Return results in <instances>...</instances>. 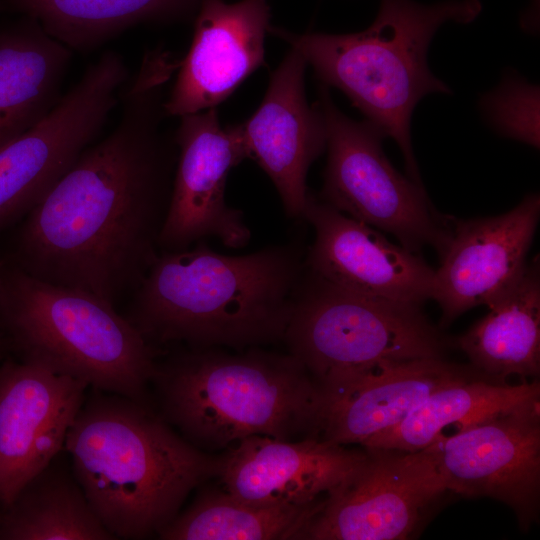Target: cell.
Segmentation results:
<instances>
[{
  "label": "cell",
  "instance_id": "8",
  "mask_svg": "<svg viewBox=\"0 0 540 540\" xmlns=\"http://www.w3.org/2000/svg\"><path fill=\"white\" fill-rule=\"evenodd\" d=\"M315 104L323 118L328 150L317 197L357 221L390 233L413 253L425 245L438 250L449 217L434 210L423 186L391 165L382 149L383 134L367 120L344 114L325 84L319 83Z\"/></svg>",
  "mask_w": 540,
  "mask_h": 540
},
{
  "label": "cell",
  "instance_id": "24",
  "mask_svg": "<svg viewBox=\"0 0 540 540\" xmlns=\"http://www.w3.org/2000/svg\"><path fill=\"white\" fill-rule=\"evenodd\" d=\"M203 0H11L71 51L95 49L144 23L195 18Z\"/></svg>",
  "mask_w": 540,
  "mask_h": 540
},
{
  "label": "cell",
  "instance_id": "26",
  "mask_svg": "<svg viewBox=\"0 0 540 540\" xmlns=\"http://www.w3.org/2000/svg\"><path fill=\"white\" fill-rule=\"evenodd\" d=\"M539 86L508 75L480 99L487 121L503 136L539 147Z\"/></svg>",
  "mask_w": 540,
  "mask_h": 540
},
{
  "label": "cell",
  "instance_id": "11",
  "mask_svg": "<svg viewBox=\"0 0 540 540\" xmlns=\"http://www.w3.org/2000/svg\"><path fill=\"white\" fill-rule=\"evenodd\" d=\"M426 450L447 491L503 502L523 530L537 521L540 399L479 421Z\"/></svg>",
  "mask_w": 540,
  "mask_h": 540
},
{
  "label": "cell",
  "instance_id": "9",
  "mask_svg": "<svg viewBox=\"0 0 540 540\" xmlns=\"http://www.w3.org/2000/svg\"><path fill=\"white\" fill-rule=\"evenodd\" d=\"M128 78L123 57L104 52L43 119L0 146V229L28 214L95 142Z\"/></svg>",
  "mask_w": 540,
  "mask_h": 540
},
{
  "label": "cell",
  "instance_id": "16",
  "mask_svg": "<svg viewBox=\"0 0 540 540\" xmlns=\"http://www.w3.org/2000/svg\"><path fill=\"white\" fill-rule=\"evenodd\" d=\"M268 0H203L186 56L165 98L167 116L216 108L264 63Z\"/></svg>",
  "mask_w": 540,
  "mask_h": 540
},
{
  "label": "cell",
  "instance_id": "27",
  "mask_svg": "<svg viewBox=\"0 0 540 540\" xmlns=\"http://www.w3.org/2000/svg\"><path fill=\"white\" fill-rule=\"evenodd\" d=\"M1 291H2V273L0 271V297H1Z\"/></svg>",
  "mask_w": 540,
  "mask_h": 540
},
{
  "label": "cell",
  "instance_id": "14",
  "mask_svg": "<svg viewBox=\"0 0 540 540\" xmlns=\"http://www.w3.org/2000/svg\"><path fill=\"white\" fill-rule=\"evenodd\" d=\"M539 216V195L530 194L499 216L449 217L431 295L443 327L473 307H489L515 283L528 263Z\"/></svg>",
  "mask_w": 540,
  "mask_h": 540
},
{
  "label": "cell",
  "instance_id": "21",
  "mask_svg": "<svg viewBox=\"0 0 540 540\" xmlns=\"http://www.w3.org/2000/svg\"><path fill=\"white\" fill-rule=\"evenodd\" d=\"M71 52L31 18L0 34V146L30 129L57 104Z\"/></svg>",
  "mask_w": 540,
  "mask_h": 540
},
{
  "label": "cell",
  "instance_id": "20",
  "mask_svg": "<svg viewBox=\"0 0 540 540\" xmlns=\"http://www.w3.org/2000/svg\"><path fill=\"white\" fill-rule=\"evenodd\" d=\"M489 312L456 339L471 366L488 379L523 381L540 371L539 261L527 263L515 283L489 306Z\"/></svg>",
  "mask_w": 540,
  "mask_h": 540
},
{
  "label": "cell",
  "instance_id": "17",
  "mask_svg": "<svg viewBox=\"0 0 540 540\" xmlns=\"http://www.w3.org/2000/svg\"><path fill=\"white\" fill-rule=\"evenodd\" d=\"M307 65L303 55L290 47L272 72L257 110L237 124L247 158L268 175L292 218H303L309 195L306 176L326 148L321 112L306 98Z\"/></svg>",
  "mask_w": 540,
  "mask_h": 540
},
{
  "label": "cell",
  "instance_id": "23",
  "mask_svg": "<svg viewBox=\"0 0 540 540\" xmlns=\"http://www.w3.org/2000/svg\"><path fill=\"white\" fill-rule=\"evenodd\" d=\"M55 459L1 508L0 539H115L94 512L71 466Z\"/></svg>",
  "mask_w": 540,
  "mask_h": 540
},
{
  "label": "cell",
  "instance_id": "7",
  "mask_svg": "<svg viewBox=\"0 0 540 540\" xmlns=\"http://www.w3.org/2000/svg\"><path fill=\"white\" fill-rule=\"evenodd\" d=\"M306 270L283 340L321 391L384 362L442 357L445 343L420 307L362 296Z\"/></svg>",
  "mask_w": 540,
  "mask_h": 540
},
{
  "label": "cell",
  "instance_id": "3",
  "mask_svg": "<svg viewBox=\"0 0 540 540\" xmlns=\"http://www.w3.org/2000/svg\"><path fill=\"white\" fill-rule=\"evenodd\" d=\"M93 391L64 445L73 474L115 539L157 535L217 474L221 458L189 443L147 404Z\"/></svg>",
  "mask_w": 540,
  "mask_h": 540
},
{
  "label": "cell",
  "instance_id": "29",
  "mask_svg": "<svg viewBox=\"0 0 540 540\" xmlns=\"http://www.w3.org/2000/svg\"><path fill=\"white\" fill-rule=\"evenodd\" d=\"M0 353H1V346H0Z\"/></svg>",
  "mask_w": 540,
  "mask_h": 540
},
{
  "label": "cell",
  "instance_id": "12",
  "mask_svg": "<svg viewBox=\"0 0 540 540\" xmlns=\"http://www.w3.org/2000/svg\"><path fill=\"white\" fill-rule=\"evenodd\" d=\"M177 160L158 247L177 251L207 238L242 248L251 232L243 212L225 200L229 172L245 158L237 125L223 127L216 108L179 117Z\"/></svg>",
  "mask_w": 540,
  "mask_h": 540
},
{
  "label": "cell",
  "instance_id": "4",
  "mask_svg": "<svg viewBox=\"0 0 540 540\" xmlns=\"http://www.w3.org/2000/svg\"><path fill=\"white\" fill-rule=\"evenodd\" d=\"M482 10L479 0H381L373 23L349 34L268 32L297 49L319 83L342 91L384 137L400 147L409 177L423 186L413 154L410 123L427 94H451L430 71L427 52L435 32L448 21L467 24Z\"/></svg>",
  "mask_w": 540,
  "mask_h": 540
},
{
  "label": "cell",
  "instance_id": "15",
  "mask_svg": "<svg viewBox=\"0 0 540 540\" xmlns=\"http://www.w3.org/2000/svg\"><path fill=\"white\" fill-rule=\"evenodd\" d=\"M303 218L315 231L305 260L313 274L344 290L392 303L420 307L431 299L434 270L416 253L311 193Z\"/></svg>",
  "mask_w": 540,
  "mask_h": 540
},
{
  "label": "cell",
  "instance_id": "13",
  "mask_svg": "<svg viewBox=\"0 0 540 540\" xmlns=\"http://www.w3.org/2000/svg\"><path fill=\"white\" fill-rule=\"evenodd\" d=\"M88 388L29 360L0 366L1 508L64 449Z\"/></svg>",
  "mask_w": 540,
  "mask_h": 540
},
{
  "label": "cell",
  "instance_id": "5",
  "mask_svg": "<svg viewBox=\"0 0 540 540\" xmlns=\"http://www.w3.org/2000/svg\"><path fill=\"white\" fill-rule=\"evenodd\" d=\"M151 382L161 417L200 450L319 430L321 390L291 354L192 348L156 364Z\"/></svg>",
  "mask_w": 540,
  "mask_h": 540
},
{
  "label": "cell",
  "instance_id": "28",
  "mask_svg": "<svg viewBox=\"0 0 540 540\" xmlns=\"http://www.w3.org/2000/svg\"><path fill=\"white\" fill-rule=\"evenodd\" d=\"M0 511H1V503H0Z\"/></svg>",
  "mask_w": 540,
  "mask_h": 540
},
{
  "label": "cell",
  "instance_id": "1",
  "mask_svg": "<svg viewBox=\"0 0 540 540\" xmlns=\"http://www.w3.org/2000/svg\"><path fill=\"white\" fill-rule=\"evenodd\" d=\"M179 60L144 53L120 93V118L89 145L26 216L21 270L111 304L134 291L159 254L177 160L163 121L164 89Z\"/></svg>",
  "mask_w": 540,
  "mask_h": 540
},
{
  "label": "cell",
  "instance_id": "6",
  "mask_svg": "<svg viewBox=\"0 0 540 540\" xmlns=\"http://www.w3.org/2000/svg\"><path fill=\"white\" fill-rule=\"evenodd\" d=\"M0 316L21 359L146 404L153 350L113 304L19 269L2 274Z\"/></svg>",
  "mask_w": 540,
  "mask_h": 540
},
{
  "label": "cell",
  "instance_id": "25",
  "mask_svg": "<svg viewBox=\"0 0 540 540\" xmlns=\"http://www.w3.org/2000/svg\"><path fill=\"white\" fill-rule=\"evenodd\" d=\"M320 506H255L223 490H208L157 536L163 540L300 539Z\"/></svg>",
  "mask_w": 540,
  "mask_h": 540
},
{
  "label": "cell",
  "instance_id": "18",
  "mask_svg": "<svg viewBox=\"0 0 540 540\" xmlns=\"http://www.w3.org/2000/svg\"><path fill=\"white\" fill-rule=\"evenodd\" d=\"M363 451L328 440L253 435L221 458L223 491L255 506H317L363 462Z\"/></svg>",
  "mask_w": 540,
  "mask_h": 540
},
{
  "label": "cell",
  "instance_id": "10",
  "mask_svg": "<svg viewBox=\"0 0 540 540\" xmlns=\"http://www.w3.org/2000/svg\"><path fill=\"white\" fill-rule=\"evenodd\" d=\"M364 449L363 462L321 503L300 539H407L447 492L428 450Z\"/></svg>",
  "mask_w": 540,
  "mask_h": 540
},
{
  "label": "cell",
  "instance_id": "19",
  "mask_svg": "<svg viewBox=\"0 0 540 540\" xmlns=\"http://www.w3.org/2000/svg\"><path fill=\"white\" fill-rule=\"evenodd\" d=\"M476 376L484 375L442 357L384 362L349 384L321 391L319 431L333 443L363 446L435 390Z\"/></svg>",
  "mask_w": 540,
  "mask_h": 540
},
{
  "label": "cell",
  "instance_id": "22",
  "mask_svg": "<svg viewBox=\"0 0 540 540\" xmlns=\"http://www.w3.org/2000/svg\"><path fill=\"white\" fill-rule=\"evenodd\" d=\"M539 399L538 381L509 385L485 376L460 380L429 394L400 423L370 439L363 447L424 450L447 430L453 435L488 417Z\"/></svg>",
  "mask_w": 540,
  "mask_h": 540
},
{
  "label": "cell",
  "instance_id": "2",
  "mask_svg": "<svg viewBox=\"0 0 540 540\" xmlns=\"http://www.w3.org/2000/svg\"><path fill=\"white\" fill-rule=\"evenodd\" d=\"M162 251L133 291L126 317L150 343L247 348L283 339L305 269L295 244L239 256Z\"/></svg>",
  "mask_w": 540,
  "mask_h": 540
}]
</instances>
